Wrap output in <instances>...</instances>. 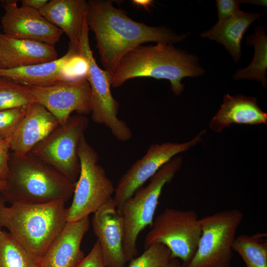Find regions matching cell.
<instances>
[{"label":"cell","mask_w":267,"mask_h":267,"mask_svg":"<svg viewBox=\"0 0 267 267\" xmlns=\"http://www.w3.org/2000/svg\"><path fill=\"white\" fill-rule=\"evenodd\" d=\"M6 186L0 192L5 202H67L73 196L76 182L31 152H10Z\"/></svg>","instance_id":"277c9868"},{"label":"cell","mask_w":267,"mask_h":267,"mask_svg":"<svg viewBox=\"0 0 267 267\" xmlns=\"http://www.w3.org/2000/svg\"><path fill=\"white\" fill-rule=\"evenodd\" d=\"M31 88L34 102L49 111L60 125L65 124L74 111L82 115L91 113V89L87 78Z\"/></svg>","instance_id":"7c38bea8"},{"label":"cell","mask_w":267,"mask_h":267,"mask_svg":"<svg viewBox=\"0 0 267 267\" xmlns=\"http://www.w3.org/2000/svg\"><path fill=\"white\" fill-rule=\"evenodd\" d=\"M5 203V200L1 193L0 192V206ZM1 227L0 225V232L1 231Z\"/></svg>","instance_id":"d590c367"},{"label":"cell","mask_w":267,"mask_h":267,"mask_svg":"<svg viewBox=\"0 0 267 267\" xmlns=\"http://www.w3.org/2000/svg\"><path fill=\"white\" fill-rule=\"evenodd\" d=\"M205 72L196 55L173 44L140 45L121 59L112 74L111 86L119 87L135 78L165 79L174 94L179 95L185 87L181 82L183 78L198 77Z\"/></svg>","instance_id":"7a4b0ae2"},{"label":"cell","mask_w":267,"mask_h":267,"mask_svg":"<svg viewBox=\"0 0 267 267\" xmlns=\"http://www.w3.org/2000/svg\"><path fill=\"white\" fill-rule=\"evenodd\" d=\"M241 3H249L258 5L267 6V0H241Z\"/></svg>","instance_id":"d6a6232c"},{"label":"cell","mask_w":267,"mask_h":267,"mask_svg":"<svg viewBox=\"0 0 267 267\" xmlns=\"http://www.w3.org/2000/svg\"><path fill=\"white\" fill-rule=\"evenodd\" d=\"M201 234L199 219L193 210L166 208L153 221L144 248L159 243L166 246L173 259L179 258L186 267L193 258Z\"/></svg>","instance_id":"ba28073f"},{"label":"cell","mask_w":267,"mask_h":267,"mask_svg":"<svg viewBox=\"0 0 267 267\" xmlns=\"http://www.w3.org/2000/svg\"><path fill=\"white\" fill-rule=\"evenodd\" d=\"M78 155L81 170L72 203L67 208V222L89 217L112 198L115 189L104 169L98 164V154L84 134L78 144Z\"/></svg>","instance_id":"8992f818"},{"label":"cell","mask_w":267,"mask_h":267,"mask_svg":"<svg viewBox=\"0 0 267 267\" xmlns=\"http://www.w3.org/2000/svg\"><path fill=\"white\" fill-rule=\"evenodd\" d=\"M243 218L239 210L231 209L199 219L201 236L186 267H230L236 231Z\"/></svg>","instance_id":"52a82bcc"},{"label":"cell","mask_w":267,"mask_h":267,"mask_svg":"<svg viewBox=\"0 0 267 267\" xmlns=\"http://www.w3.org/2000/svg\"><path fill=\"white\" fill-rule=\"evenodd\" d=\"M153 2L152 0H133V3L136 6L143 7L145 9H148Z\"/></svg>","instance_id":"1f68e13d"},{"label":"cell","mask_w":267,"mask_h":267,"mask_svg":"<svg viewBox=\"0 0 267 267\" xmlns=\"http://www.w3.org/2000/svg\"><path fill=\"white\" fill-rule=\"evenodd\" d=\"M87 23L95 36L101 63L112 75L129 52L148 42L173 44L184 41L188 33L178 35L165 26H151L137 22L111 0L88 1Z\"/></svg>","instance_id":"6da1fadb"},{"label":"cell","mask_w":267,"mask_h":267,"mask_svg":"<svg viewBox=\"0 0 267 267\" xmlns=\"http://www.w3.org/2000/svg\"><path fill=\"white\" fill-rule=\"evenodd\" d=\"M6 186V180L0 178V192L4 190Z\"/></svg>","instance_id":"e575fe53"},{"label":"cell","mask_w":267,"mask_h":267,"mask_svg":"<svg viewBox=\"0 0 267 267\" xmlns=\"http://www.w3.org/2000/svg\"><path fill=\"white\" fill-rule=\"evenodd\" d=\"M33 103L31 87L0 78V110L28 106Z\"/></svg>","instance_id":"d4e9b609"},{"label":"cell","mask_w":267,"mask_h":267,"mask_svg":"<svg viewBox=\"0 0 267 267\" xmlns=\"http://www.w3.org/2000/svg\"><path fill=\"white\" fill-rule=\"evenodd\" d=\"M88 123L85 115L70 116L65 124L52 131L30 152L76 182L81 170L78 144Z\"/></svg>","instance_id":"30bf717a"},{"label":"cell","mask_w":267,"mask_h":267,"mask_svg":"<svg viewBox=\"0 0 267 267\" xmlns=\"http://www.w3.org/2000/svg\"><path fill=\"white\" fill-rule=\"evenodd\" d=\"M53 45L28 40L9 38L0 33V62L2 68L23 67L54 60Z\"/></svg>","instance_id":"e0dca14e"},{"label":"cell","mask_w":267,"mask_h":267,"mask_svg":"<svg viewBox=\"0 0 267 267\" xmlns=\"http://www.w3.org/2000/svg\"><path fill=\"white\" fill-rule=\"evenodd\" d=\"M248 44L255 48L254 58L246 68L238 70L233 76L236 80L249 79L257 80L267 87V37L264 27H257L255 33L247 36Z\"/></svg>","instance_id":"7402d4cb"},{"label":"cell","mask_w":267,"mask_h":267,"mask_svg":"<svg viewBox=\"0 0 267 267\" xmlns=\"http://www.w3.org/2000/svg\"><path fill=\"white\" fill-rule=\"evenodd\" d=\"M59 125L55 117L43 106L35 102L29 105L9 139L10 150L20 156L29 153Z\"/></svg>","instance_id":"2e32d148"},{"label":"cell","mask_w":267,"mask_h":267,"mask_svg":"<svg viewBox=\"0 0 267 267\" xmlns=\"http://www.w3.org/2000/svg\"><path fill=\"white\" fill-rule=\"evenodd\" d=\"M172 259L166 246L156 243L145 249L139 257L133 258L128 267H163Z\"/></svg>","instance_id":"484cf974"},{"label":"cell","mask_w":267,"mask_h":267,"mask_svg":"<svg viewBox=\"0 0 267 267\" xmlns=\"http://www.w3.org/2000/svg\"><path fill=\"white\" fill-rule=\"evenodd\" d=\"M233 124H267V114L262 110L254 97L225 94L221 108L213 117L209 127L219 133Z\"/></svg>","instance_id":"ac0fdd59"},{"label":"cell","mask_w":267,"mask_h":267,"mask_svg":"<svg viewBox=\"0 0 267 267\" xmlns=\"http://www.w3.org/2000/svg\"><path fill=\"white\" fill-rule=\"evenodd\" d=\"M89 30L86 19L78 47L89 66L87 80L91 89L92 119L110 129L119 140L128 141L133 134L127 123L118 117L119 103L113 96L110 89L112 75L97 64L89 45Z\"/></svg>","instance_id":"9c48e42d"},{"label":"cell","mask_w":267,"mask_h":267,"mask_svg":"<svg viewBox=\"0 0 267 267\" xmlns=\"http://www.w3.org/2000/svg\"><path fill=\"white\" fill-rule=\"evenodd\" d=\"M28 106L0 110V138L9 139L24 116Z\"/></svg>","instance_id":"4316f807"},{"label":"cell","mask_w":267,"mask_h":267,"mask_svg":"<svg viewBox=\"0 0 267 267\" xmlns=\"http://www.w3.org/2000/svg\"><path fill=\"white\" fill-rule=\"evenodd\" d=\"M89 225V217L67 222L41 259L40 267H76L85 257L81 244Z\"/></svg>","instance_id":"9a60e30c"},{"label":"cell","mask_w":267,"mask_h":267,"mask_svg":"<svg viewBox=\"0 0 267 267\" xmlns=\"http://www.w3.org/2000/svg\"><path fill=\"white\" fill-rule=\"evenodd\" d=\"M163 267H182L180 262L177 259L171 260L166 265Z\"/></svg>","instance_id":"836d02e7"},{"label":"cell","mask_w":267,"mask_h":267,"mask_svg":"<svg viewBox=\"0 0 267 267\" xmlns=\"http://www.w3.org/2000/svg\"><path fill=\"white\" fill-rule=\"evenodd\" d=\"M0 68H2V65H1V64L0 62Z\"/></svg>","instance_id":"8d00e7d4"},{"label":"cell","mask_w":267,"mask_h":267,"mask_svg":"<svg viewBox=\"0 0 267 267\" xmlns=\"http://www.w3.org/2000/svg\"><path fill=\"white\" fill-rule=\"evenodd\" d=\"M261 13L245 12L240 10L233 16L218 20L211 28L201 34L203 38H208L222 44L232 58L238 62L241 57L240 44L243 35Z\"/></svg>","instance_id":"44dd1931"},{"label":"cell","mask_w":267,"mask_h":267,"mask_svg":"<svg viewBox=\"0 0 267 267\" xmlns=\"http://www.w3.org/2000/svg\"><path fill=\"white\" fill-rule=\"evenodd\" d=\"M76 267H106L98 240L94 243L89 253Z\"/></svg>","instance_id":"83f0119b"},{"label":"cell","mask_w":267,"mask_h":267,"mask_svg":"<svg viewBox=\"0 0 267 267\" xmlns=\"http://www.w3.org/2000/svg\"><path fill=\"white\" fill-rule=\"evenodd\" d=\"M67 222L63 201L0 206V225L39 262Z\"/></svg>","instance_id":"3957f363"},{"label":"cell","mask_w":267,"mask_h":267,"mask_svg":"<svg viewBox=\"0 0 267 267\" xmlns=\"http://www.w3.org/2000/svg\"><path fill=\"white\" fill-rule=\"evenodd\" d=\"M182 163L181 157H174L150 178L148 185L136 189L132 196L117 209L124 223L123 248L127 262L136 256V242L138 235L146 227L152 225L163 188L173 179Z\"/></svg>","instance_id":"5b68a950"},{"label":"cell","mask_w":267,"mask_h":267,"mask_svg":"<svg viewBox=\"0 0 267 267\" xmlns=\"http://www.w3.org/2000/svg\"><path fill=\"white\" fill-rule=\"evenodd\" d=\"M239 3H241V0H216V5L219 18L218 20L228 18L238 12L240 10L238 6Z\"/></svg>","instance_id":"f1b7e54d"},{"label":"cell","mask_w":267,"mask_h":267,"mask_svg":"<svg viewBox=\"0 0 267 267\" xmlns=\"http://www.w3.org/2000/svg\"><path fill=\"white\" fill-rule=\"evenodd\" d=\"M0 267H40L38 261L9 233L0 232Z\"/></svg>","instance_id":"cb8c5ba5"},{"label":"cell","mask_w":267,"mask_h":267,"mask_svg":"<svg viewBox=\"0 0 267 267\" xmlns=\"http://www.w3.org/2000/svg\"><path fill=\"white\" fill-rule=\"evenodd\" d=\"M265 234L240 235L236 237L233 250L242 258L247 267H267V242Z\"/></svg>","instance_id":"603a6c76"},{"label":"cell","mask_w":267,"mask_h":267,"mask_svg":"<svg viewBox=\"0 0 267 267\" xmlns=\"http://www.w3.org/2000/svg\"><path fill=\"white\" fill-rule=\"evenodd\" d=\"M39 12L48 22L61 29L70 42L78 44L88 12L85 0H51Z\"/></svg>","instance_id":"ffe728a7"},{"label":"cell","mask_w":267,"mask_h":267,"mask_svg":"<svg viewBox=\"0 0 267 267\" xmlns=\"http://www.w3.org/2000/svg\"><path fill=\"white\" fill-rule=\"evenodd\" d=\"M202 131L191 140L181 143L167 142L150 145L145 155L121 177L115 189L114 202L117 209L177 154L189 150L202 140Z\"/></svg>","instance_id":"8fae6325"},{"label":"cell","mask_w":267,"mask_h":267,"mask_svg":"<svg viewBox=\"0 0 267 267\" xmlns=\"http://www.w3.org/2000/svg\"><path fill=\"white\" fill-rule=\"evenodd\" d=\"M10 150L9 139L0 138V178L6 180L8 174Z\"/></svg>","instance_id":"f546056e"},{"label":"cell","mask_w":267,"mask_h":267,"mask_svg":"<svg viewBox=\"0 0 267 267\" xmlns=\"http://www.w3.org/2000/svg\"><path fill=\"white\" fill-rule=\"evenodd\" d=\"M92 225L99 241L106 267H125L123 219L113 198L93 213Z\"/></svg>","instance_id":"5bb4252c"},{"label":"cell","mask_w":267,"mask_h":267,"mask_svg":"<svg viewBox=\"0 0 267 267\" xmlns=\"http://www.w3.org/2000/svg\"><path fill=\"white\" fill-rule=\"evenodd\" d=\"M1 23L4 34L11 38L36 41L53 45L63 32L48 22L39 11L19 6L17 1H3Z\"/></svg>","instance_id":"4fadbf2b"},{"label":"cell","mask_w":267,"mask_h":267,"mask_svg":"<svg viewBox=\"0 0 267 267\" xmlns=\"http://www.w3.org/2000/svg\"><path fill=\"white\" fill-rule=\"evenodd\" d=\"M78 45L69 42L66 53L51 61L13 69L0 68V78L34 87H47L67 81L65 67Z\"/></svg>","instance_id":"d6986e66"},{"label":"cell","mask_w":267,"mask_h":267,"mask_svg":"<svg viewBox=\"0 0 267 267\" xmlns=\"http://www.w3.org/2000/svg\"><path fill=\"white\" fill-rule=\"evenodd\" d=\"M21 4L23 6L29 7L39 11L48 1L47 0H22Z\"/></svg>","instance_id":"4dcf8cb0"}]
</instances>
